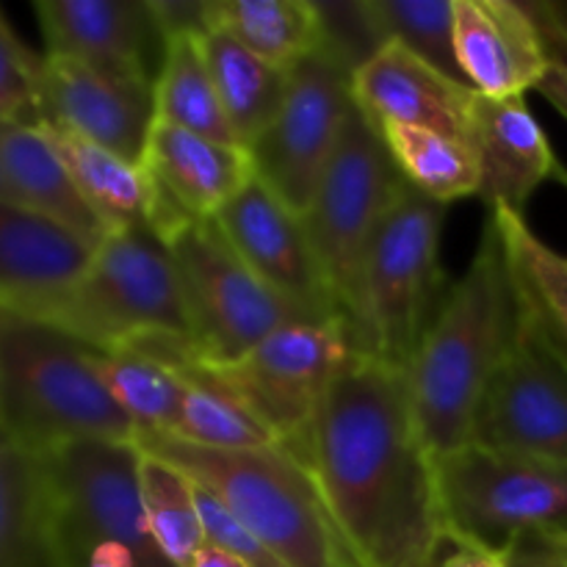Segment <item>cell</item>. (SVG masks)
<instances>
[{
  "mask_svg": "<svg viewBox=\"0 0 567 567\" xmlns=\"http://www.w3.org/2000/svg\"><path fill=\"white\" fill-rule=\"evenodd\" d=\"M97 352L50 321L0 308V426L33 454L136 441L94 369Z\"/></svg>",
  "mask_w": 567,
  "mask_h": 567,
  "instance_id": "obj_4",
  "label": "cell"
},
{
  "mask_svg": "<svg viewBox=\"0 0 567 567\" xmlns=\"http://www.w3.org/2000/svg\"><path fill=\"white\" fill-rule=\"evenodd\" d=\"M197 358L186 338H144L116 352L94 354V369L122 413L131 419L136 437H172L181 426L186 374L183 365Z\"/></svg>",
  "mask_w": 567,
  "mask_h": 567,
  "instance_id": "obj_22",
  "label": "cell"
},
{
  "mask_svg": "<svg viewBox=\"0 0 567 567\" xmlns=\"http://www.w3.org/2000/svg\"><path fill=\"white\" fill-rule=\"evenodd\" d=\"M526 9L540 28L548 59H551V70L543 78L537 92L567 120V9L557 3H526Z\"/></svg>",
  "mask_w": 567,
  "mask_h": 567,
  "instance_id": "obj_36",
  "label": "cell"
},
{
  "mask_svg": "<svg viewBox=\"0 0 567 567\" xmlns=\"http://www.w3.org/2000/svg\"><path fill=\"white\" fill-rule=\"evenodd\" d=\"M354 70L321 44L293 70L291 92L247 147L255 177L302 219L354 111Z\"/></svg>",
  "mask_w": 567,
  "mask_h": 567,
  "instance_id": "obj_12",
  "label": "cell"
},
{
  "mask_svg": "<svg viewBox=\"0 0 567 567\" xmlns=\"http://www.w3.org/2000/svg\"><path fill=\"white\" fill-rule=\"evenodd\" d=\"M0 172L25 208L59 221L94 247L109 236L39 127L0 122Z\"/></svg>",
  "mask_w": 567,
  "mask_h": 567,
  "instance_id": "obj_25",
  "label": "cell"
},
{
  "mask_svg": "<svg viewBox=\"0 0 567 567\" xmlns=\"http://www.w3.org/2000/svg\"><path fill=\"white\" fill-rule=\"evenodd\" d=\"M443 219L446 205L404 186L365 255L352 352L410 369L446 297L437 264Z\"/></svg>",
  "mask_w": 567,
  "mask_h": 567,
  "instance_id": "obj_5",
  "label": "cell"
},
{
  "mask_svg": "<svg viewBox=\"0 0 567 567\" xmlns=\"http://www.w3.org/2000/svg\"><path fill=\"white\" fill-rule=\"evenodd\" d=\"M524 316V288L491 219L465 275L446 288L408 369L415 419L437 460L474 443L482 399L513 352Z\"/></svg>",
  "mask_w": 567,
  "mask_h": 567,
  "instance_id": "obj_2",
  "label": "cell"
},
{
  "mask_svg": "<svg viewBox=\"0 0 567 567\" xmlns=\"http://www.w3.org/2000/svg\"><path fill=\"white\" fill-rule=\"evenodd\" d=\"M491 219L502 230L526 299L567 354V258L532 230L526 216L493 210Z\"/></svg>",
  "mask_w": 567,
  "mask_h": 567,
  "instance_id": "obj_32",
  "label": "cell"
},
{
  "mask_svg": "<svg viewBox=\"0 0 567 567\" xmlns=\"http://www.w3.org/2000/svg\"><path fill=\"white\" fill-rule=\"evenodd\" d=\"M404 186L408 181L382 133L354 105L341 144L302 216L308 241L349 332L358 313L365 255Z\"/></svg>",
  "mask_w": 567,
  "mask_h": 567,
  "instance_id": "obj_7",
  "label": "cell"
},
{
  "mask_svg": "<svg viewBox=\"0 0 567 567\" xmlns=\"http://www.w3.org/2000/svg\"><path fill=\"white\" fill-rule=\"evenodd\" d=\"M39 457L53 491L61 567L103 543L131 548L142 567H175L150 532L136 443L83 441Z\"/></svg>",
  "mask_w": 567,
  "mask_h": 567,
  "instance_id": "obj_10",
  "label": "cell"
},
{
  "mask_svg": "<svg viewBox=\"0 0 567 567\" xmlns=\"http://www.w3.org/2000/svg\"><path fill=\"white\" fill-rule=\"evenodd\" d=\"M155 192L194 219H214L255 177L244 147L214 142L183 127L153 122L142 158Z\"/></svg>",
  "mask_w": 567,
  "mask_h": 567,
  "instance_id": "obj_21",
  "label": "cell"
},
{
  "mask_svg": "<svg viewBox=\"0 0 567 567\" xmlns=\"http://www.w3.org/2000/svg\"><path fill=\"white\" fill-rule=\"evenodd\" d=\"M214 221L238 258L271 291L302 308L316 321L341 319L302 219L288 210L258 177H252L214 216Z\"/></svg>",
  "mask_w": 567,
  "mask_h": 567,
  "instance_id": "obj_14",
  "label": "cell"
},
{
  "mask_svg": "<svg viewBox=\"0 0 567 567\" xmlns=\"http://www.w3.org/2000/svg\"><path fill=\"white\" fill-rule=\"evenodd\" d=\"M100 352H116L144 338H186V305L175 264L147 227L114 230L94 247L75 286L42 316Z\"/></svg>",
  "mask_w": 567,
  "mask_h": 567,
  "instance_id": "obj_6",
  "label": "cell"
},
{
  "mask_svg": "<svg viewBox=\"0 0 567 567\" xmlns=\"http://www.w3.org/2000/svg\"><path fill=\"white\" fill-rule=\"evenodd\" d=\"M181 280L192 347L203 363H227L293 321H316L271 291L221 236L214 219H194L166 241Z\"/></svg>",
  "mask_w": 567,
  "mask_h": 567,
  "instance_id": "obj_9",
  "label": "cell"
},
{
  "mask_svg": "<svg viewBox=\"0 0 567 567\" xmlns=\"http://www.w3.org/2000/svg\"><path fill=\"white\" fill-rule=\"evenodd\" d=\"M33 14L44 55L81 61L120 81L155 86L153 53H164V39L150 0H39Z\"/></svg>",
  "mask_w": 567,
  "mask_h": 567,
  "instance_id": "obj_16",
  "label": "cell"
},
{
  "mask_svg": "<svg viewBox=\"0 0 567 567\" xmlns=\"http://www.w3.org/2000/svg\"><path fill=\"white\" fill-rule=\"evenodd\" d=\"M150 11L164 42L208 31V0H150Z\"/></svg>",
  "mask_w": 567,
  "mask_h": 567,
  "instance_id": "obj_38",
  "label": "cell"
},
{
  "mask_svg": "<svg viewBox=\"0 0 567 567\" xmlns=\"http://www.w3.org/2000/svg\"><path fill=\"white\" fill-rule=\"evenodd\" d=\"M133 443L219 498L282 565L363 567L338 532L313 471L288 449L219 452L166 435Z\"/></svg>",
  "mask_w": 567,
  "mask_h": 567,
  "instance_id": "obj_3",
  "label": "cell"
},
{
  "mask_svg": "<svg viewBox=\"0 0 567 567\" xmlns=\"http://www.w3.org/2000/svg\"><path fill=\"white\" fill-rule=\"evenodd\" d=\"M199 37H175L164 42V59L153 86L155 120L214 142L244 147L221 109Z\"/></svg>",
  "mask_w": 567,
  "mask_h": 567,
  "instance_id": "obj_28",
  "label": "cell"
},
{
  "mask_svg": "<svg viewBox=\"0 0 567 567\" xmlns=\"http://www.w3.org/2000/svg\"><path fill=\"white\" fill-rule=\"evenodd\" d=\"M183 374H186V399H183L181 426L172 437L199 449H219V452L280 446L266 432V426L258 424L249 410L203 369L199 358L188 360L183 365Z\"/></svg>",
  "mask_w": 567,
  "mask_h": 567,
  "instance_id": "obj_30",
  "label": "cell"
},
{
  "mask_svg": "<svg viewBox=\"0 0 567 567\" xmlns=\"http://www.w3.org/2000/svg\"><path fill=\"white\" fill-rule=\"evenodd\" d=\"M0 567H61L48 471L0 426Z\"/></svg>",
  "mask_w": 567,
  "mask_h": 567,
  "instance_id": "obj_23",
  "label": "cell"
},
{
  "mask_svg": "<svg viewBox=\"0 0 567 567\" xmlns=\"http://www.w3.org/2000/svg\"><path fill=\"white\" fill-rule=\"evenodd\" d=\"M138 476H142L144 513L161 554L175 567H192L205 548V526L197 509L194 482L144 452Z\"/></svg>",
  "mask_w": 567,
  "mask_h": 567,
  "instance_id": "obj_31",
  "label": "cell"
},
{
  "mask_svg": "<svg viewBox=\"0 0 567 567\" xmlns=\"http://www.w3.org/2000/svg\"><path fill=\"white\" fill-rule=\"evenodd\" d=\"M208 31L282 70H297L324 42L316 0H208Z\"/></svg>",
  "mask_w": 567,
  "mask_h": 567,
  "instance_id": "obj_26",
  "label": "cell"
},
{
  "mask_svg": "<svg viewBox=\"0 0 567 567\" xmlns=\"http://www.w3.org/2000/svg\"><path fill=\"white\" fill-rule=\"evenodd\" d=\"M349 352L352 341L341 319L293 321L241 358L199 363L282 449L310 465L321 404Z\"/></svg>",
  "mask_w": 567,
  "mask_h": 567,
  "instance_id": "obj_8",
  "label": "cell"
},
{
  "mask_svg": "<svg viewBox=\"0 0 567 567\" xmlns=\"http://www.w3.org/2000/svg\"><path fill=\"white\" fill-rule=\"evenodd\" d=\"M474 443L567 465V354L529 299L518 341L482 399Z\"/></svg>",
  "mask_w": 567,
  "mask_h": 567,
  "instance_id": "obj_13",
  "label": "cell"
},
{
  "mask_svg": "<svg viewBox=\"0 0 567 567\" xmlns=\"http://www.w3.org/2000/svg\"><path fill=\"white\" fill-rule=\"evenodd\" d=\"M352 94L374 127H426L468 142L471 111L480 92L443 75L402 44L385 42L354 72Z\"/></svg>",
  "mask_w": 567,
  "mask_h": 567,
  "instance_id": "obj_18",
  "label": "cell"
},
{
  "mask_svg": "<svg viewBox=\"0 0 567 567\" xmlns=\"http://www.w3.org/2000/svg\"><path fill=\"white\" fill-rule=\"evenodd\" d=\"M308 468L360 565H430L449 520L408 369L349 352L321 404Z\"/></svg>",
  "mask_w": 567,
  "mask_h": 567,
  "instance_id": "obj_1",
  "label": "cell"
},
{
  "mask_svg": "<svg viewBox=\"0 0 567 567\" xmlns=\"http://www.w3.org/2000/svg\"><path fill=\"white\" fill-rule=\"evenodd\" d=\"M454 50L471 89L526 97L551 70L540 28L518 0H454Z\"/></svg>",
  "mask_w": 567,
  "mask_h": 567,
  "instance_id": "obj_17",
  "label": "cell"
},
{
  "mask_svg": "<svg viewBox=\"0 0 567 567\" xmlns=\"http://www.w3.org/2000/svg\"><path fill=\"white\" fill-rule=\"evenodd\" d=\"M192 567H247V565H244L241 559L230 557V554L219 551L216 546H208V543H205V548L197 554V559H194Z\"/></svg>",
  "mask_w": 567,
  "mask_h": 567,
  "instance_id": "obj_40",
  "label": "cell"
},
{
  "mask_svg": "<svg viewBox=\"0 0 567 567\" xmlns=\"http://www.w3.org/2000/svg\"><path fill=\"white\" fill-rule=\"evenodd\" d=\"M509 567H567V535L559 532H526L507 548Z\"/></svg>",
  "mask_w": 567,
  "mask_h": 567,
  "instance_id": "obj_39",
  "label": "cell"
},
{
  "mask_svg": "<svg viewBox=\"0 0 567 567\" xmlns=\"http://www.w3.org/2000/svg\"><path fill=\"white\" fill-rule=\"evenodd\" d=\"M468 142L480 158V197L491 210L524 216L532 194L551 181L559 166L526 97L493 100L476 94Z\"/></svg>",
  "mask_w": 567,
  "mask_h": 567,
  "instance_id": "obj_20",
  "label": "cell"
},
{
  "mask_svg": "<svg viewBox=\"0 0 567 567\" xmlns=\"http://www.w3.org/2000/svg\"><path fill=\"white\" fill-rule=\"evenodd\" d=\"M37 55L22 44L14 28L0 11V122L37 127L42 122L33 86V66Z\"/></svg>",
  "mask_w": 567,
  "mask_h": 567,
  "instance_id": "obj_34",
  "label": "cell"
},
{
  "mask_svg": "<svg viewBox=\"0 0 567 567\" xmlns=\"http://www.w3.org/2000/svg\"><path fill=\"white\" fill-rule=\"evenodd\" d=\"M426 567H509V563L504 551H496L446 524Z\"/></svg>",
  "mask_w": 567,
  "mask_h": 567,
  "instance_id": "obj_37",
  "label": "cell"
},
{
  "mask_svg": "<svg viewBox=\"0 0 567 567\" xmlns=\"http://www.w3.org/2000/svg\"><path fill=\"white\" fill-rule=\"evenodd\" d=\"M37 127L59 155L72 186L78 188L89 210L97 216L105 233L147 227L153 188L142 164H131L111 150L53 122H39Z\"/></svg>",
  "mask_w": 567,
  "mask_h": 567,
  "instance_id": "obj_24",
  "label": "cell"
},
{
  "mask_svg": "<svg viewBox=\"0 0 567 567\" xmlns=\"http://www.w3.org/2000/svg\"><path fill=\"white\" fill-rule=\"evenodd\" d=\"M0 199H6V203H17L14 192H11V188H9V183H6L3 172H0ZM17 205H20V203H17Z\"/></svg>",
  "mask_w": 567,
  "mask_h": 567,
  "instance_id": "obj_41",
  "label": "cell"
},
{
  "mask_svg": "<svg viewBox=\"0 0 567 567\" xmlns=\"http://www.w3.org/2000/svg\"><path fill=\"white\" fill-rule=\"evenodd\" d=\"M94 255L59 221L0 199V308L42 319L72 286Z\"/></svg>",
  "mask_w": 567,
  "mask_h": 567,
  "instance_id": "obj_19",
  "label": "cell"
},
{
  "mask_svg": "<svg viewBox=\"0 0 567 567\" xmlns=\"http://www.w3.org/2000/svg\"><path fill=\"white\" fill-rule=\"evenodd\" d=\"M227 122L244 147L269 127L291 92L293 70L269 64L219 31L199 37Z\"/></svg>",
  "mask_w": 567,
  "mask_h": 567,
  "instance_id": "obj_27",
  "label": "cell"
},
{
  "mask_svg": "<svg viewBox=\"0 0 567 567\" xmlns=\"http://www.w3.org/2000/svg\"><path fill=\"white\" fill-rule=\"evenodd\" d=\"M377 37L402 44L443 75L465 81L454 50V0H365Z\"/></svg>",
  "mask_w": 567,
  "mask_h": 567,
  "instance_id": "obj_33",
  "label": "cell"
},
{
  "mask_svg": "<svg viewBox=\"0 0 567 567\" xmlns=\"http://www.w3.org/2000/svg\"><path fill=\"white\" fill-rule=\"evenodd\" d=\"M377 131L385 138L402 177L419 194L441 205L480 197L482 169L471 142L410 125H382Z\"/></svg>",
  "mask_w": 567,
  "mask_h": 567,
  "instance_id": "obj_29",
  "label": "cell"
},
{
  "mask_svg": "<svg viewBox=\"0 0 567 567\" xmlns=\"http://www.w3.org/2000/svg\"><path fill=\"white\" fill-rule=\"evenodd\" d=\"M446 520L504 551L526 532L567 535V465L468 443L437 460Z\"/></svg>",
  "mask_w": 567,
  "mask_h": 567,
  "instance_id": "obj_11",
  "label": "cell"
},
{
  "mask_svg": "<svg viewBox=\"0 0 567 567\" xmlns=\"http://www.w3.org/2000/svg\"><path fill=\"white\" fill-rule=\"evenodd\" d=\"M554 181L565 183V186H567V169H565L563 164H559V166H557V172H554Z\"/></svg>",
  "mask_w": 567,
  "mask_h": 567,
  "instance_id": "obj_42",
  "label": "cell"
},
{
  "mask_svg": "<svg viewBox=\"0 0 567 567\" xmlns=\"http://www.w3.org/2000/svg\"><path fill=\"white\" fill-rule=\"evenodd\" d=\"M33 86L42 122L66 127L131 164H142L155 122L153 86L120 81L59 55H37Z\"/></svg>",
  "mask_w": 567,
  "mask_h": 567,
  "instance_id": "obj_15",
  "label": "cell"
},
{
  "mask_svg": "<svg viewBox=\"0 0 567 567\" xmlns=\"http://www.w3.org/2000/svg\"><path fill=\"white\" fill-rule=\"evenodd\" d=\"M194 496H197V509L203 515L205 526V543L216 546L219 551L230 554V557L241 559L247 567H288L282 565L225 504L216 496H210L205 487L194 482Z\"/></svg>",
  "mask_w": 567,
  "mask_h": 567,
  "instance_id": "obj_35",
  "label": "cell"
}]
</instances>
